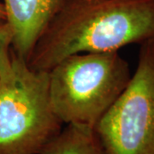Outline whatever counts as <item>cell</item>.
I'll use <instances>...</instances> for the list:
<instances>
[{"mask_svg":"<svg viewBox=\"0 0 154 154\" xmlns=\"http://www.w3.org/2000/svg\"><path fill=\"white\" fill-rule=\"evenodd\" d=\"M154 38V0H63L27 60L49 71L80 53L109 52Z\"/></svg>","mask_w":154,"mask_h":154,"instance_id":"1","label":"cell"},{"mask_svg":"<svg viewBox=\"0 0 154 154\" xmlns=\"http://www.w3.org/2000/svg\"><path fill=\"white\" fill-rule=\"evenodd\" d=\"M48 75L50 103L57 118L63 124L94 128L132 76L118 51L69 56Z\"/></svg>","mask_w":154,"mask_h":154,"instance_id":"2","label":"cell"},{"mask_svg":"<svg viewBox=\"0 0 154 154\" xmlns=\"http://www.w3.org/2000/svg\"><path fill=\"white\" fill-rule=\"evenodd\" d=\"M12 61L0 78V154H39L63 125L50 103L48 71L30 69L13 51Z\"/></svg>","mask_w":154,"mask_h":154,"instance_id":"3","label":"cell"},{"mask_svg":"<svg viewBox=\"0 0 154 154\" xmlns=\"http://www.w3.org/2000/svg\"><path fill=\"white\" fill-rule=\"evenodd\" d=\"M94 130L105 154H154V38L140 44L135 71Z\"/></svg>","mask_w":154,"mask_h":154,"instance_id":"4","label":"cell"},{"mask_svg":"<svg viewBox=\"0 0 154 154\" xmlns=\"http://www.w3.org/2000/svg\"><path fill=\"white\" fill-rule=\"evenodd\" d=\"M63 0H4L6 21L13 32L12 51L27 62L38 37Z\"/></svg>","mask_w":154,"mask_h":154,"instance_id":"5","label":"cell"},{"mask_svg":"<svg viewBox=\"0 0 154 154\" xmlns=\"http://www.w3.org/2000/svg\"><path fill=\"white\" fill-rule=\"evenodd\" d=\"M39 154H105L94 128L67 124Z\"/></svg>","mask_w":154,"mask_h":154,"instance_id":"6","label":"cell"},{"mask_svg":"<svg viewBox=\"0 0 154 154\" xmlns=\"http://www.w3.org/2000/svg\"><path fill=\"white\" fill-rule=\"evenodd\" d=\"M13 32L6 20L0 19V78L9 75L12 71Z\"/></svg>","mask_w":154,"mask_h":154,"instance_id":"7","label":"cell"},{"mask_svg":"<svg viewBox=\"0 0 154 154\" xmlns=\"http://www.w3.org/2000/svg\"><path fill=\"white\" fill-rule=\"evenodd\" d=\"M0 19L6 20V13L5 10V6L2 3H0Z\"/></svg>","mask_w":154,"mask_h":154,"instance_id":"8","label":"cell"}]
</instances>
